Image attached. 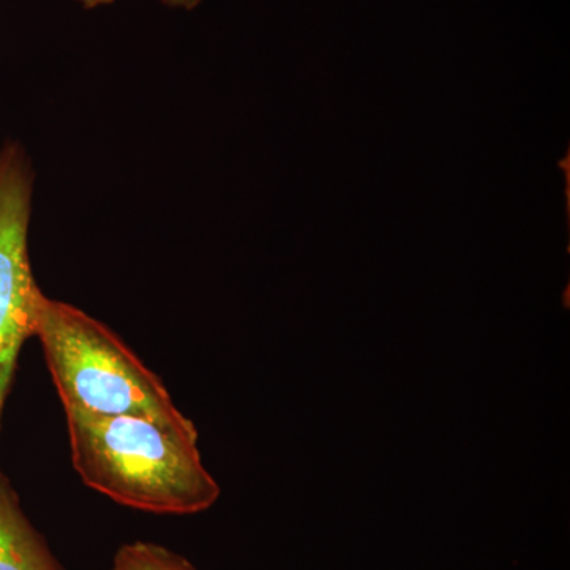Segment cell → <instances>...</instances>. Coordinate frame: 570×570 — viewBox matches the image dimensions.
<instances>
[{
	"label": "cell",
	"instance_id": "cell-1",
	"mask_svg": "<svg viewBox=\"0 0 570 570\" xmlns=\"http://www.w3.org/2000/svg\"><path fill=\"white\" fill-rule=\"evenodd\" d=\"M66 415L75 471L89 489L118 504L193 515L219 498V485L202 463L198 438L132 415Z\"/></svg>",
	"mask_w": 570,
	"mask_h": 570
},
{
	"label": "cell",
	"instance_id": "cell-2",
	"mask_svg": "<svg viewBox=\"0 0 570 570\" xmlns=\"http://www.w3.org/2000/svg\"><path fill=\"white\" fill-rule=\"evenodd\" d=\"M33 336L43 347L66 412L145 417L198 438L163 381L121 337L85 311L41 294Z\"/></svg>",
	"mask_w": 570,
	"mask_h": 570
},
{
	"label": "cell",
	"instance_id": "cell-3",
	"mask_svg": "<svg viewBox=\"0 0 570 570\" xmlns=\"http://www.w3.org/2000/svg\"><path fill=\"white\" fill-rule=\"evenodd\" d=\"M36 174L20 142L0 146V425L22 344L36 335L43 292L29 258Z\"/></svg>",
	"mask_w": 570,
	"mask_h": 570
},
{
	"label": "cell",
	"instance_id": "cell-4",
	"mask_svg": "<svg viewBox=\"0 0 570 570\" xmlns=\"http://www.w3.org/2000/svg\"><path fill=\"white\" fill-rule=\"evenodd\" d=\"M0 570H63L0 471Z\"/></svg>",
	"mask_w": 570,
	"mask_h": 570
},
{
	"label": "cell",
	"instance_id": "cell-5",
	"mask_svg": "<svg viewBox=\"0 0 570 570\" xmlns=\"http://www.w3.org/2000/svg\"><path fill=\"white\" fill-rule=\"evenodd\" d=\"M111 570H195L186 558L163 546L134 542L116 553Z\"/></svg>",
	"mask_w": 570,
	"mask_h": 570
},
{
	"label": "cell",
	"instance_id": "cell-6",
	"mask_svg": "<svg viewBox=\"0 0 570 570\" xmlns=\"http://www.w3.org/2000/svg\"><path fill=\"white\" fill-rule=\"evenodd\" d=\"M80 6L85 9L94 10L99 7L110 6L115 0H77ZM164 6L170 7V9L193 11L200 6L202 0H159Z\"/></svg>",
	"mask_w": 570,
	"mask_h": 570
}]
</instances>
